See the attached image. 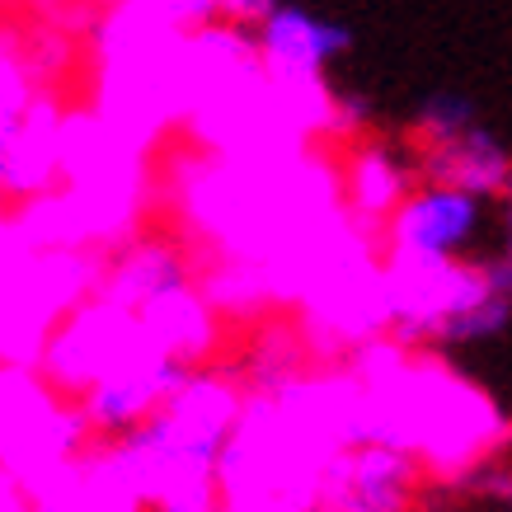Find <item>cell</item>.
<instances>
[{
  "label": "cell",
  "instance_id": "cell-14",
  "mask_svg": "<svg viewBox=\"0 0 512 512\" xmlns=\"http://www.w3.org/2000/svg\"><path fill=\"white\" fill-rule=\"evenodd\" d=\"M0 512H29V489L15 470L0 466Z\"/></svg>",
  "mask_w": 512,
  "mask_h": 512
},
{
  "label": "cell",
  "instance_id": "cell-17",
  "mask_svg": "<svg viewBox=\"0 0 512 512\" xmlns=\"http://www.w3.org/2000/svg\"><path fill=\"white\" fill-rule=\"evenodd\" d=\"M508 259H512V193H508Z\"/></svg>",
  "mask_w": 512,
  "mask_h": 512
},
{
  "label": "cell",
  "instance_id": "cell-12",
  "mask_svg": "<svg viewBox=\"0 0 512 512\" xmlns=\"http://www.w3.org/2000/svg\"><path fill=\"white\" fill-rule=\"evenodd\" d=\"M466 132H475V109L461 94H433L419 109V118H414V137H419L423 151L428 146H447V141L466 137Z\"/></svg>",
  "mask_w": 512,
  "mask_h": 512
},
{
  "label": "cell",
  "instance_id": "cell-16",
  "mask_svg": "<svg viewBox=\"0 0 512 512\" xmlns=\"http://www.w3.org/2000/svg\"><path fill=\"white\" fill-rule=\"evenodd\" d=\"M10 198V179H5V151H0V202Z\"/></svg>",
  "mask_w": 512,
  "mask_h": 512
},
{
  "label": "cell",
  "instance_id": "cell-1",
  "mask_svg": "<svg viewBox=\"0 0 512 512\" xmlns=\"http://www.w3.org/2000/svg\"><path fill=\"white\" fill-rule=\"evenodd\" d=\"M141 353H151V343L141 334L137 315L118 311L109 301H90V306L66 315V325L47 339L43 372L52 376L57 390L90 395L104 376H113Z\"/></svg>",
  "mask_w": 512,
  "mask_h": 512
},
{
  "label": "cell",
  "instance_id": "cell-7",
  "mask_svg": "<svg viewBox=\"0 0 512 512\" xmlns=\"http://www.w3.org/2000/svg\"><path fill=\"white\" fill-rule=\"evenodd\" d=\"M137 320H141L146 343H151L160 357L184 362V367L202 362V357L217 348V315H212V301L202 292H193V287L156 296Z\"/></svg>",
  "mask_w": 512,
  "mask_h": 512
},
{
  "label": "cell",
  "instance_id": "cell-2",
  "mask_svg": "<svg viewBox=\"0 0 512 512\" xmlns=\"http://www.w3.org/2000/svg\"><path fill=\"white\" fill-rule=\"evenodd\" d=\"M353 47V29L339 19H315L296 5H278L259 29V62L278 90H287L292 99H311L320 113H329L334 123V94L325 90V66L334 57H343Z\"/></svg>",
  "mask_w": 512,
  "mask_h": 512
},
{
  "label": "cell",
  "instance_id": "cell-6",
  "mask_svg": "<svg viewBox=\"0 0 512 512\" xmlns=\"http://www.w3.org/2000/svg\"><path fill=\"white\" fill-rule=\"evenodd\" d=\"M419 170L433 188H451V193H466V198H494L512 193V156L498 146L484 127L466 132V137L447 141V146H428L419 151Z\"/></svg>",
  "mask_w": 512,
  "mask_h": 512
},
{
  "label": "cell",
  "instance_id": "cell-5",
  "mask_svg": "<svg viewBox=\"0 0 512 512\" xmlns=\"http://www.w3.org/2000/svg\"><path fill=\"white\" fill-rule=\"evenodd\" d=\"M475 226H480V202L466 198V193H451V188L423 184L390 217L386 240H390V254L456 259V249L475 235Z\"/></svg>",
  "mask_w": 512,
  "mask_h": 512
},
{
  "label": "cell",
  "instance_id": "cell-11",
  "mask_svg": "<svg viewBox=\"0 0 512 512\" xmlns=\"http://www.w3.org/2000/svg\"><path fill=\"white\" fill-rule=\"evenodd\" d=\"M33 104H38V99H33L29 57L15 52L10 43H0V151L10 146V137H15L19 123L29 118Z\"/></svg>",
  "mask_w": 512,
  "mask_h": 512
},
{
  "label": "cell",
  "instance_id": "cell-13",
  "mask_svg": "<svg viewBox=\"0 0 512 512\" xmlns=\"http://www.w3.org/2000/svg\"><path fill=\"white\" fill-rule=\"evenodd\" d=\"M512 320V301H503V296H494L489 306H480V311L461 315V320H451L447 329H442V343H470V339H489V334H498V329Z\"/></svg>",
  "mask_w": 512,
  "mask_h": 512
},
{
  "label": "cell",
  "instance_id": "cell-8",
  "mask_svg": "<svg viewBox=\"0 0 512 512\" xmlns=\"http://www.w3.org/2000/svg\"><path fill=\"white\" fill-rule=\"evenodd\" d=\"M62 127L66 118L47 99H38L29 118L19 123V132L5 146V179H10V198L38 202L47 198V188L62 174Z\"/></svg>",
  "mask_w": 512,
  "mask_h": 512
},
{
  "label": "cell",
  "instance_id": "cell-10",
  "mask_svg": "<svg viewBox=\"0 0 512 512\" xmlns=\"http://www.w3.org/2000/svg\"><path fill=\"white\" fill-rule=\"evenodd\" d=\"M409 193H414L409 188V170L395 160V151L376 146V141L357 146L353 160H348V202H353V212L390 226V217L409 202Z\"/></svg>",
  "mask_w": 512,
  "mask_h": 512
},
{
  "label": "cell",
  "instance_id": "cell-9",
  "mask_svg": "<svg viewBox=\"0 0 512 512\" xmlns=\"http://www.w3.org/2000/svg\"><path fill=\"white\" fill-rule=\"evenodd\" d=\"M179 287H188L184 259L165 240H141V245L127 249L109 273H99V301H109V306L132 315H141L156 296L179 292Z\"/></svg>",
  "mask_w": 512,
  "mask_h": 512
},
{
  "label": "cell",
  "instance_id": "cell-3",
  "mask_svg": "<svg viewBox=\"0 0 512 512\" xmlns=\"http://www.w3.org/2000/svg\"><path fill=\"white\" fill-rule=\"evenodd\" d=\"M193 367L184 362H170L160 357L156 348L151 353L132 357L127 367H118L113 376H104L90 395H80V419L90 433H104V437H132L137 428L165 414L170 400H179L193 381Z\"/></svg>",
  "mask_w": 512,
  "mask_h": 512
},
{
  "label": "cell",
  "instance_id": "cell-4",
  "mask_svg": "<svg viewBox=\"0 0 512 512\" xmlns=\"http://www.w3.org/2000/svg\"><path fill=\"white\" fill-rule=\"evenodd\" d=\"M419 480V461L409 451L362 442L339 451L320 475L311 512H404Z\"/></svg>",
  "mask_w": 512,
  "mask_h": 512
},
{
  "label": "cell",
  "instance_id": "cell-15",
  "mask_svg": "<svg viewBox=\"0 0 512 512\" xmlns=\"http://www.w3.org/2000/svg\"><path fill=\"white\" fill-rule=\"evenodd\" d=\"M475 489H480L484 498H503V503H512V475L508 470H480V475H475Z\"/></svg>",
  "mask_w": 512,
  "mask_h": 512
}]
</instances>
